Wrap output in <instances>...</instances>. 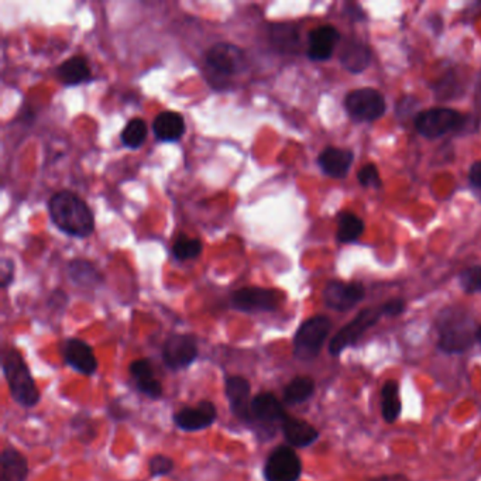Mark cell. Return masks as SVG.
Listing matches in <instances>:
<instances>
[{
  "instance_id": "cell-1",
  "label": "cell",
  "mask_w": 481,
  "mask_h": 481,
  "mask_svg": "<svg viewBox=\"0 0 481 481\" xmlns=\"http://www.w3.org/2000/svg\"><path fill=\"white\" fill-rule=\"evenodd\" d=\"M51 221L63 233L85 239L95 231V216L78 195L70 191L57 192L48 202Z\"/></svg>"
},
{
  "instance_id": "cell-2",
  "label": "cell",
  "mask_w": 481,
  "mask_h": 481,
  "mask_svg": "<svg viewBox=\"0 0 481 481\" xmlns=\"http://www.w3.org/2000/svg\"><path fill=\"white\" fill-rule=\"evenodd\" d=\"M439 349L449 354L463 353L477 340L478 328L475 318L460 307H449L439 313L436 320Z\"/></svg>"
},
{
  "instance_id": "cell-3",
  "label": "cell",
  "mask_w": 481,
  "mask_h": 481,
  "mask_svg": "<svg viewBox=\"0 0 481 481\" xmlns=\"http://www.w3.org/2000/svg\"><path fill=\"white\" fill-rule=\"evenodd\" d=\"M2 369L14 402L24 408L37 406L40 401V391L22 353L16 349L6 350L2 357Z\"/></svg>"
},
{
  "instance_id": "cell-4",
  "label": "cell",
  "mask_w": 481,
  "mask_h": 481,
  "mask_svg": "<svg viewBox=\"0 0 481 481\" xmlns=\"http://www.w3.org/2000/svg\"><path fill=\"white\" fill-rule=\"evenodd\" d=\"M285 418L287 412L284 411L283 404L271 392H261L251 399V422L249 428L253 429L261 442L274 438Z\"/></svg>"
},
{
  "instance_id": "cell-5",
  "label": "cell",
  "mask_w": 481,
  "mask_h": 481,
  "mask_svg": "<svg viewBox=\"0 0 481 481\" xmlns=\"http://www.w3.org/2000/svg\"><path fill=\"white\" fill-rule=\"evenodd\" d=\"M332 329L329 318L323 315L310 318L298 328L293 337V356L308 362L318 357Z\"/></svg>"
},
{
  "instance_id": "cell-6",
  "label": "cell",
  "mask_w": 481,
  "mask_h": 481,
  "mask_svg": "<svg viewBox=\"0 0 481 481\" xmlns=\"http://www.w3.org/2000/svg\"><path fill=\"white\" fill-rule=\"evenodd\" d=\"M466 118L450 108H431L416 115L414 125L419 135L426 139H439L448 133L456 132L465 125Z\"/></svg>"
},
{
  "instance_id": "cell-7",
  "label": "cell",
  "mask_w": 481,
  "mask_h": 481,
  "mask_svg": "<svg viewBox=\"0 0 481 481\" xmlns=\"http://www.w3.org/2000/svg\"><path fill=\"white\" fill-rule=\"evenodd\" d=\"M345 109L356 122H374L386 113L384 95L374 88H359L345 96Z\"/></svg>"
},
{
  "instance_id": "cell-8",
  "label": "cell",
  "mask_w": 481,
  "mask_h": 481,
  "mask_svg": "<svg viewBox=\"0 0 481 481\" xmlns=\"http://www.w3.org/2000/svg\"><path fill=\"white\" fill-rule=\"evenodd\" d=\"M205 66L216 78H232L246 68V54L231 43L214 44L205 54Z\"/></svg>"
},
{
  "instance_id": "cell-9",
  "label": "cell",
  "mask_w": 481,
  "mask_h": 481,
  "mask_svg": "<svg viewBox=\"0 0 481 481\" xmlns=\"http://www.w3.org/2000/svg\"><path fill=\"white\" fill-rule=\"evenodd\" d=\"M283 302V293L261 287H244L232 293L231 303L240 312H274Z\"/></svg>"
},
{
  "instance_id": "cell-10",
  "label": "cell",
  "mask_w": 481,
  "mask_h": 481,
  "mask_svg": "<svg viewBox=\"0 0 481 481\" xmlns=\"http://www.w3.org/2000/svg\"><path fill=\"white\" fill-rule=\"evenodd\" d=\"M381 317H384L381 308H369V310H362L352 322L347 323L346 327H343L330 340V354L337 357L343 350L359 342L360 337L370 328L374 327Z\"/></svg>"
},
{
  "instance_id": "cell-11",
  "label": "cell",
  "mask_w": 481,
  "mask_h": 481,
  "mask_svg": "<svg viewBox=\"0 0 481 481\" xmlns=\"http://www.w3.org/2000/svg\"><path fill=\"white\" fill-rule=\"evenodd\" d=\"M266 481H298L302 475V463L290 446H278L268 455L264 465Z\"/></svg>"
},
{
  "instance_id": "cell-12",
  "label": "cell",
  "mask_w": 481,
  "mask_h": 481,
  "mask_svg": "<svg viewBox=\"0 0 481 481\" xmlns=\"http://www.w3.org/2000/svg\"><path fill=\"white\" fill-rule=\"evenodd\" d=\"M199 350L197 337L192 335L174 333L165 340L162 347V360L167 369L172 372L188 369L198 359Z\"/></svg>"
},
{
  "instance_id": "cell-13",
  "label": "cell",
  "mask_w": 481,
  "mask_h": 481,
  "mask_svg": "<svg viewBox=\"0 0 481 481\" xmlns=\"http://www.w3.org/2000/svg\"><path fill=\"white\" fill-rule=\"evenodd\" d=\"M366 297V288L360 283H340L330 281L323 290V302L330 310H352L357 303L362 302Z\"/></svg>"
},
{
  "instance_id": "cell-14",
  "label": "cell",
  "mask_w": 481,
  "mask_h": 481,
  "mask_svg": "<svg viewBox=\"0 0 481 481\" xmlns=\"http://www.w3.org/2000/svg\"><path fill=\"white\" fill-rule=\"evenodd\" d=\"M174 424L184 432H198L214 425L218 419V409L208 399L199 402L198 406L185 407L175 412Z\"/></svg>"
},
{
  "instance_id": "cell-15",
  "label": "cell",
  "mask_w": 481,
  "mask_h": 481,
  "mask_svg": "<svg viewBox=\"0 0 481 481\" xmlns=\"http://www.w3.org/2000/svg\"><path fill=\"white\" fill-rule=\"evenodd\" d=\"M224 394L233 415L243 421L246 425H250L251 399H253L250 397V381L241 376H229L224 380Z\"/></svg>"
},
{
  "instance_id": "cell-16",
  "label": "cell",
  "mask_w": 481,
  "mask_h": 481,
  "mask_svg": "<svg viewBox=\"0 0 481 481\" xmlns=\"http://www.w3.org/2000/svg\"><path fill=\"white\" fill-rule=\"evenodd\" d=\"M63 357L66 366H70L83 376H92L93 372L98 370V359L92 347L76 337L66 340L63 346Z\"/></svg>"
},
{
  "instance_id": "cell-17",
  "label": "cell",
  "mask_w": 481,
  "mask_h": 481,
  "mask_svg": "<svg viewBox=\"0 0 481 481\" xmlns=\"http://www.w3.org/2000/svg\"><path fill=\"white\" fill-rule=\"evenodd\" d=\"M308 40V58L312 61H328L340 41V33L337 27L327 24L313 29Z\"/></svg>"
},
{
  "instance_id": "cell-18",
  "label": "cell",
  "mask_w": 481,
  "mask_h": 481,
  "mask_svg": "<svg viewBox=\"0 0 481 481\" xmlns=\"http://www.w3.org/2000/svg\"><path fill=\"white\" fill-rule=\"evenodd\" d=\"M354 154L352 150L327 147L318 157V164L328 177L333 179H345L349 174Z\"/></svg>"
},
{
  "instance_id": "cell-19",
  "label": "cell",
  "mask_w": 481,
  "mask_h": 481,
  "mask_svg": "<svg viewBox=\"0 0 481 481\" xmlns=\"http://www.w3.org/2000/svg\"><path fill=\"white\" fill-rule=\"evenodd\" d=\"M129 370L136 387L142 394L152 399L162 398V384L160 380L155 379L154 369L150 360H135L130 364Z\"/></svg>"
},
{
  "instance_id": "cell-20",
  "label": "cell",
  "mask_w": 481,
  "mask_h": 481,
  "mask_svg": "<svg viewBox=\"0 0 481 481\" xmlns=\"http://www.w3.org/2000/svg\"><path fill=\"white\" fill-rule=\"evenodd\" d=\"M281 431L285 441L293 448H308L319 439L317 428H313L310 422L295 416L287 415V418L284 419Z\"/></svg>"
},
{
  "instance_id": "cell-21",
  "label": "cell",
  "mask_w": 481,
  "mask_h": 481,
  "mask_svg": "<svg viewBox=\"0 0 481 481\" xmlns=\"http://www.w3.org/2000/svg\"><path fill=\"white\" fill-rule=\"evenodd\" d=\"M153 130L160 142H179L187 130L184 116L172 110L159 113L153 123Z\"/></svg>"
},
{
  "instance_id": "cell-22",
  "label": "cell",
  "mask_w": 481,
  "mask_h": 481,
  "mask_svg": "<svg viewBox=\"0 0 481 481\" xmlns=\"http://www.w3.org/2000/svg\"><path fill=\"white\" fill-rule=\"evenodd\" d=\"M29 461L14 448H6L0 456V481H26Z\"/></svg>"
},
{
  "instance_id": "cell-23",
  "label": "cell",
  "mask_w": 481,
  "mask_h": 481,
  "mask_svg": "<svg viewBox=\"0 0 481 481\" xmlns=\"http://www.w3.org/2000/svg\"><path fill=\"white\" fill-rule=\"evenodd\" d=\"M340 63L346 68L347 71L353 74H360L367 70L372 61V53H370L369 46L363 41L353 40L346 41L340 51Z\"/></svg>"
},
{
  "instance_id": "cell-24",
  "label": "cell",
  "mask_w": 481,
  "mask_h": 481,
  "mask_svg": "<svg viewBox=\"0 0 481 481\" xmlns=\"http://www.w3.org/2000/svg\"><path fill=\"white\" fill-rule=\"evenodd\" d=\"M57 78L66 86H76L88 83L91 78L90 66L83 57L75 56L64 61L57 68Z\"/></svg>"
},
{
  "instance_id": "cell-25",
  "label": "cell",
  "mask_w": 481,
  "mask_h": 481,
  "mask_svg": "<svg viewBox=\"0 0 481 481\" xmlns=\"http://www.w3.org/2000/svg\"><path fill=\"white\" fill-rule=\"evenodd\" d=\"M68 275L75 285L83 288L98 287L103 281L102 275L92 263L80 258L68 264Z\"/></svg>"
},
{
  "instance_id": "cell-26",
  "label": "cell",
  "mask_w": 481,
  "mask_h": 481,
  "mask_svg": "<svg viewBox=\"0 0 481 481\" xmlns=\"http://www.w3.org/2000/svg\"><path fill=\"white\" fill-rule=\"evenodd\" d=\"M399 386L396 380H389L381 389L382 418L387 424H394L401 414Z\"/></svg>"
},
{
  "instance_id": "cell-27",
  "label": "cell",
  "mask_w": 481,
  "mask_h": 481,
  "mask_svg": "<svg viewBox=\"0 0 481 481\" xmlns=\"http://www.w3.org/2000/svg\"><path fill=\"white\" fill-rule=\"evenodd\" d=\"M315 392V381L310 377H295L288 382L283 392V399L288 406H298L308 401Z\"/></svg>"
},
{
  "instance_id": "cell-28",
  "label": "cell",
  "mask_w": 481,
  "mask_h": 481,
  "mask_svg": "<svg viewBox=\"0 0 481 481\" xmlns=\"http://www.w3.org/2000/svg\"><path fill=\"white\" fill-rule=\"evenodd\" d=\"M364 222L357 214L345 212L340 214L339 222H337V238L340 243H353L359 240L360 236L364 233Z\"/></svg>"
},
{
  "instance_id": "cell-29",
  "label": "cell",
  "mask_w": 481,
  "mask_h": 481,
  "mask_svg": "<svg viewBox=\"0 0 481 481\" xmlns=\"http://www.w3.org/2000/svg\"><path fill=\"white\" fill-rule=\"evenodd\" d=\"M270 40L277 50L291 53L298 46V31L293 24L274 23L270 26Z\"/></svg>"
},
{
  "instance_id": "cell-30",
  "label": "cell",
  "mask_w": 481,
  "mask_h": 481,
  "mask_svg": "<svg viewBox=\"0 0 481 481\" xmlns=\"http://www.w3.org/2000/svg\"><path fill=\"white\" fill-rule=\"evenodd\" d=\"M123 144L129 149H139L147 139V125L140 118L129 120L120 136Z\"/></svg>"
},
{
  "instance_id": "cell-31",
  "label": "cell",
  "mask_w": 481,
  "mask_h": 481,
  "mask_svg": "<svg viewBox=\"0 0 481 481\" xmlns=\"http://www.w3.org/2000/svg\"><path fill=\"white\" fill-rule=\"evenodd\" d=\"M204 250L202 241L199 239H189L188 236H179L172 246V254L177 260L187 261L199 258Z\"/></svg>"
},
{
  "instance_id": "cell-32",
  "label": "cell",
  "mask_w": 481,
  "mask_h": 481,
  "mask_svg": "<svg viewBox=\"0 0 481 481\" xmlns=\"http://www.w3.org/2000/svg\"><path fill=\"white\" fill-rule=\"evenodd\" d=\"M459 284L466 293H481V266L465 268L459 274Z\"/></svg>"
},
{
  "instance_id": "cell-33",
  "label": "cell",
  "mask_w": 481,
  "mask_h": 481,
  "mask_svg": "<svg viewBox=\"0 0 481 481\" xmlns=\"http://www.w3.org/2000/svg\"><path fill=\"white\" fill-rule=\"evenodd\" d=\"M71 426H73L76 435L80 436L83 443H88V442L95 438V424H93L91 416L86 415V414H78V415L74 416L73 421H71Z\"/></svg>"
},
{
  "instance_id": "cell-34",
  "label": "cell",
  "mask_w": 481,
  "mask_h": 481,
  "mask_svg": "<svg viewBox=\"0 0 481 481\" xmlns=\"http://www.w3.org/2000/svg\"><path fill=\"white\" fill-rule=\"evenodd\" d=\"M357 179H359L360 185L364 187V188H380L381 187L379 169L372 162L363 165L360 171L357 172Z\"/></svg>"
},
{
  "instance_id": "cell-35",
  "label": "cell",
  "mask_w": 481,
  "mask_h": 481,
  "mask_svg": "<svg viewBox=\"0 0 481 481\" xmlns=\"http://www.w3.org/2000/svg\"><path fill=\"white\" fill-rule=\"evenodd\" d=\"M174 460L169 456L165 455H155L150 459L149 461V470L150 475L153 477H162V476H167L174 470Z\"/></svg>"
},
{
  "instance_id": "cell-36",
  "label": "cell",
  "mask_w": 481,
  "mask_h": 481,
  "mask_svg": "<svg viewBox=\"0 0 481 481\" xmlns=\"http://www.w3.org/2000/svg\"><path fill=\"white\" fill-rule=\"evenodd\" d=\"M381 310L384 317H398L406 310V301L401 300V298L389 300V302L382 305Z\"/></svg>"
},
{
  "instance_id": "cell-37",
  "label": "cell",
  "mask_w": 481,
  "mask_h": 481,
  "mask_svg": "<svg viewBox=\"0 0 481 481\" xmlns=\"http://www.w3.org/2000/svg\"><path fill=\"white\" fill-rule=\"evenodd\" d=\"M2 273H0V283H2V287L7 288L13 283L14 278V263L13 260H9V258H4L2 260Z\"/></svg>"
},
{
  "instance_id": "cell-38",
  "label": "cell",
  "mask_w": 481,
  "mask_h": 481,
  "mask_svg": "<svg viewBox=\"0 0 481 481\" xmlns=\"http://www.w3.org/2000/svg\"><path fill=\"white\" fill-rule=\"evenodd\" d=\"M68 303V297H66L64 291H54L51 293L50 300H48V307L54 308L57 310H63Z\"/></svg>"
},
{
  "instance_id": "cell-39",
  "label": "cell",
  "mask_w": 481,
  "mask_h": 481,
  "mask_svg": "<svg viewBox=\"0 0 481 481\" xmlns=\"http://www.w3.org/2000/svg\"><path fill=\"white\" fill-rule=\"evenodd\" d=\"M468 182L475 188L481 189V160L480 162H476L468 170Z\"/></svg>"
},
{
  "instance_id": "cell-40",
  "label": "cell",
  "mask_w": 481,
  "mask_h": 481,
  "mask_svg": "<svg viewBox=\"0 0 481 481\" xmlns=\"http://www.w3.org/2000/svg\"><path fill=\"white\" fill-rule=\"evenodd\" d=\"M372 481H407V478L402 476H389V477L376 478Z\"/></svg>"
},
{
  "instance_id": "cell-41",
  "label": "cell",
  "mask_w": 481,
  "mask_h": 481,
  "mask_svg": "<svg viewBox=\"0 0 481 481\" xmlns=\"http://www.w3.org/2000/svg\"><path fill=\"white\" fill-rule=\"evenodd\" d=\"M477 342L480 343V346H481V327L478 328V332H477Z\"/></svg>"
}]
</instances>
